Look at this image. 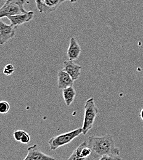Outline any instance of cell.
Listing matches in <instances>:
<instances>
[{
    "mask_svg": "<svg viewBox=\"0 0 143 160\" xmlns=\"http://www.w3.org/2000/svg\"><path fill=\"white\" fill-rule=\"evenodd\" d=\"M88 145L92 150L88 159L100 160L102 156L110 155L119 157L120 150L115 146L114 139L110 134L104 136H89L87 140Z\"/></svg>",
    "mask_w": 143,
    "mask_h": 160,
    "instance_id": "obj_1",
    "label": "cell"
},
{
    "mask_svg": "<svg viewBox=\"0 0 143 160\" xmlns=\"http://www.w3.org/2000/svg\"><path fill=\"white\" fill-rule=\"evenodd\" d=\"M84 118L82 126V134L86 135L93 127L99 110L94 99L91 98L86 101L84 105Z\"/></svg>",
    "mask_w": 143,
    "mask_h": 160,
    "instance_id": "obj_2",
    "label": "cell"
},
{
    "mask_svg": "<svg viewBox=\"0 0 143 160\" xmlns=\"http://www.w3.org/2000/svg\"><path fill=\"white\" fill-rule=\"evenodd\" d=\"M81 134H82V128H80L53 137L48 141L49 148L52 151L56 150L59 147L70 143Z\"/></svg>",
    "mask_w": 143,
    "mask_h": 160,
    "instance_id": "obj_3",
    "label": "cell"
},
{
    "mask_svg": "<svg viewBox=\"0 0 143 160\" xmlns=\"http://www.w3.org/2000/svg\"><path fill=\"white\" fill-rule=\"evenodd\" d=\"M25 2V0H7L0 8V19L4 17L27 12L23 8Z\"/></svg>",
    "mask_w": 143,
    "mask_h": 160,
    "instance_id": "obj_4",
    "label": "cell"
},
{
    "mask_svg": "<svg viewBox=\"0 0 143 160\" xmlns=\"http://www.w3.org/2000/svg\"><path fill=\"white\" fill-rule=\"evenodd\" d=\"M92 153L91 149L88 145L87 140L82 143L73 152L68 160H81L88 159Z\"/></svg>",
    "mask_w": 143,
    "mask_h": 160,
    "instance_id": "obj_5",
    "label": "cell"
},
{
    "mask_svg": "<svg viewBox=\"0 0 143 160\" xmlns=\"http://www.w3.org/2000/svg\"><path fill=\"white\" fill-rule=\"evenodd\" d=\"M16 35V28L0 19V45L5 44Z\"/></svg>",
    "mask_w": 143,
    "mask_h": 160,
    "instance_id": "obj_6",
    "label": "cell"
},
{
    "mask_svg": "<svg viewBox=\"0 0 143 160\" xmlns=\"http://www.w3.org/2000/svg\"><path fill=\"white\" fill-rule=\"evenodd\" d=\"M27 155L23 158L24 160H54V157H50L45 153H44L40 148L38 147L37 144L33 145L32 146L28 147L27 148Z\"/></svg>",
    "mask_w": 143,
    "mask_h": 160,
    "instance_id": "obj_7",
    "label": "cell"
},
{
    "mask_svg": "<svg viewBox=\"0 0 143 160\" xmlns=\"http://www.w3.org/2000/svg\"><path fill=\"white\" fill-rule=\"evenodd\" d=\"M34 17V12L33 11H27L16 15L8 16L7 18L10 21V24L14 27L17 28L19 25L24 23L30 22Z\"/></svg>",
    "mask_w": 143,
    "mask_h": 160,
    "instance_id": "obj_8",
    "label": "cell"
},
{
    "mask_svg": "<svg viewBox=\"0 0 143 160\" xmlns=\"http://www.w3.org/2000/svg\"><path fill=\"white\" fill-rule=\"evenodd\" d=\"M63 70L67 72L74 81L78 80L82 73V67L75 63L74 60H65L63 63Z\"/></svg>",
    "mask_w": 143,
    "mask_h": 160,
    "instance_id": "obj_9",
    "label": "cell"
},
{
    "mask_svg": "<svg viewBox=\"0 0 143 160\" xmlns=\"http://www.w3.org/2000/svg\"><path fill=\"white\" fill-rule=\"evenodd\" d=\"M82 52V48L77 40L72 37L70 40L69 45L67 51V56L69 60H76L79 59Z\"/></svg>",
    "mask_w": 143,
    "mask_h": 160,
    "instance_id": "obj_10",
    "label": "cell"
},
{
    "mask_svg": "<svg viewBox=\"0 0 143 160\" xmlns=\"http://www.w3.org/2000/svg\"><path fill=\"white\" fill-rule=\"evenodd\" d=\"M74 80L64 70H61L58 73V86L59 89H64L73 86Z\"/></svg>",
    "mask_w": 143,
    "mask_h": 160,
    "instance_id": "obj_11",
    "label": "cell"
},
{
    "mask_svg": "<svg viewBox=\"0 0 143 160\" xmlns=\"http://www.w3.org/2000/svg\"><path fill=\"white\" fill-rule=\"evenodd\" d=\"M67 0H43L42 12L49 13L56 10L63 2Z\"/></svg>",
    "mask_w": 143,
    "mask_h": 160,
    "instance_id": "obj_12",
    "label": "cell"
},
{
    "mask_svg": "<svg viewBox=\"0 0 143 160\" xmlns=\"http://www.w3.org/2000/svg\"><path fill=\"white\" fill-rule=\"evenodd\" d=\"M76 91L73 86L62 89L63 99L67 107H69L74 102L76 96Z\"/></svg>",
    "mask_w": 143,
    "mask_h": 160,
    "instance_id": "obj_13",
    "label": "cell"
},
{
    "mask_svg": "<svg viewBox=\"0 0 143 160\" xmlns=\"http://www.w3.org/2000/svg\"><path fill=\"white\" fill-rule=\"evenodd\" d=\"M10 109L9 103L5 100L0 101V114L7 113Z\"/></svg>",
    "mask_w": 143,
    "mask_h": 160,
    "instance_id": "obj_14",
    "label": "cell"
},
{
    "mask_svg": "<svg viewBox=\"0 0 143 160\" xmlns=\"http://www.w3.org/2000/svg\"><path fill=\"white\" fill-rule=\"evenodd\" d=\"M14 72H15V68L13 66V65L11 63L7 64L3 68V73L8 77L12 75Z\"/></svg>",
    "mask_w": 143,
    "mask_h": 160,
    "instance_id": "obj_15",
    "label": "cell"
},
{
    "mask_svg": "<svg viewBox=\"0 0 143 160\" xmlns=\"http://www.w3.org/2000/svg\"><path fill=\"white\" fill-rule=\"evenodd\" d=\"M26 131H23V130H16L13 132V137L14 140L17 142H21V139L23 136V135L25 133Z\"/></svg>",
    "mask_w": 143,
    "mask_h": 160,
    "instance_id": "obj_16",
    "label": "cell"
},
{
    "mask_svg": "<svg viewBox=\"0 0 143 160\" xmlns=\"http://www.w3.org/2000/svg\"><path fill=\"white\" fill-rule=\"evenodd\" d=\"M30 142V135L25 132V133L23 135L21 140V143L22 144H28Z\"/></svg>",
    "mask_w": 143,
    "mask_h": 160,
    "instance_id": "obj_17",
    "label": "cell"
},
{
    "mask_svg": "<svg viewBox=\"0 0 143 160\" xmlns=\"http://www.w3.org/2000/svg\"><path fill=\"white\" fill-rule=\"evenodd\" d=\"M37 5V8L40 12H42V4H43V0H35Z\"/></svg>",
    "mask_w": 143,
    "mask_h": 160,
    "instance_id": "obj_18",
    "label": "cell"
},
{
    "mask_svg": "<svg viewBox=\"0 0 143 160\" xmlns=\"http://www.w3.org/2000/svg\"><path fill=\"white\" fill-rule=\"evenodd\" d=\"M140 117H141V119L143 120V108L141 110V113H140Z\"/></svg>",
    "mask_w": 143,
    "mask_h": 160,
    "instance_id": "obj_19",
    "label": "cell"
},
{
    "mask_svg": "<svg viewBox=\"0 0 143 160\" xmlns=\"http://www.w3.org/2000/svg\"><path fill=\"white\" fill-rule=\"evenodd\" d=\"M70 1V2L72 3H74V2H77L78 1V0H69Z\"/></svg>",
    "mask_w": 143,
    "mask_h": 160,
    "instance_id": "obj_20",
    "label": "cell"
}]
</instances>
